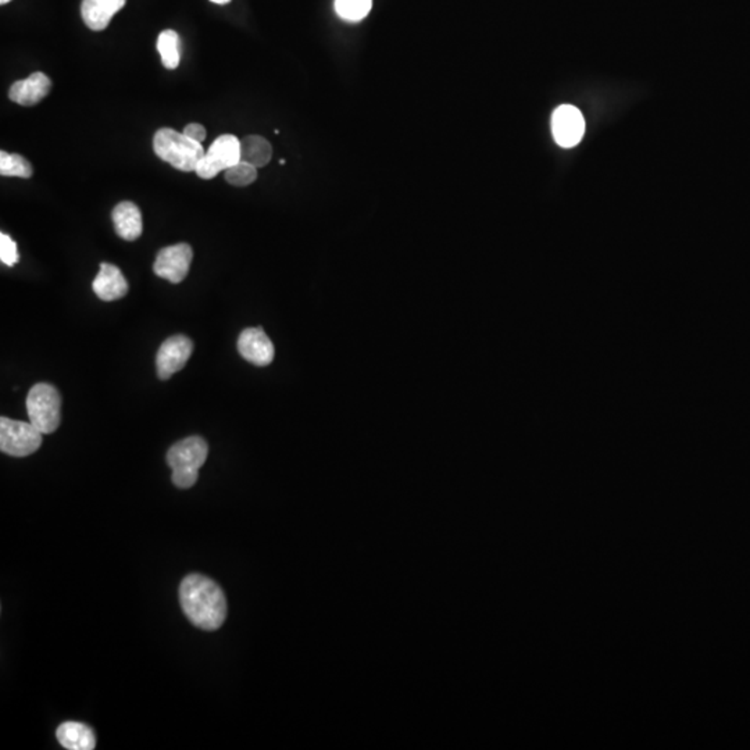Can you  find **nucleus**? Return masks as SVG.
I'll use <instances>...</instances> for the list:
<instances>
[{"instance_id":"obj_1","label":"nucleus","mask_w":750,"mask_h":750,"mask_svg":"<svg viewBox=\"0 0 750 750\" xmlns=\"http://www.w3.org/2000/svg\"><path fill=\"white\" fill-rule=\"evenodd\" d=\"M184 613L195 627L204 631L219 630L227 617V599L214 581L201 574L184 578L180 586Z\"/></svg>"},{"instance_id":"obj_2","label":"nucleus","mask_w":750,"mask_h":750,"mask_svg":"<svg viewBox=\"0 0 750 750\" xmlns=\"http://www.w3.org/2000/svg\"><path fill=\"white\" fill-rule=\"evenodd\" d=\"M153 149L163 162L184 173L196 171L206 153L202 144L192 141L183 132L173 128H160L156 132L153 138Z\"/></svg>"},{"instance_id":"obj_3","label":"nucleus","mask_w":750,"mask_h":750,"mask_svg":"<svg viewBox=\"0 0 750 750\" xmlns=\"http://www.w3.org/2000/svg\"><path fill=\"white\" fill-rule=\"evenodd\" d=\"M209 446L201 437H189L171 446L167 451V464L173 470L176 487L188 489L196 484L199 470L206 463Z\"/></svg>"},{"instance_id":"obj_4","label":"nucleus","mask_w":750,"mask_h":750,"mask_svg":"<svg viewBox=\"0 0 750 750\" xmlns=\"http://www.w3.org/2000/svg\"><path fill=\"white\" fill-rule=\"evenodd\" d=\"M30 422L43 433H53L62 422V396L51 384H36L28 392Z\"/></svg>"},{"instance_id":"obj_5","label":"nucleus","mask_w":750,"mask_h":750,"mask_svg":"<svg viewBox=\"0 0 750 750\" xmlns=\"http://www.w3.org/2000/svg\"><path fill=\"white\" fill-rule=\"evenodd\" d=\"M43 433L33 422L2 417L0 419V451L13 458L33 455L43 445Z\"/></svg>"},{"instance_id":"obj_6","label":"nucleus","mask_w":750,"mask_h":750,"mask_svg":"<svg viewBox=\"0 0 750 750\" xmlns=\"http://www.w3.org/2000/svg\"><path fill=\"white\" fill-rule=\"evenodd\" d=\"M241 162V141L235 135L225 134L217 138L212 147L206 150L195 173L204 178L212 180L222 171Z\"/></svg>"},{"instance_id":"obj_7","label":"nucleus","mask_w":750,"mask_h":750,"mask_svg":"<svg viewBox=\"0 0 750 750\" xmlns=\"http://www.w3.org/2000/svg\"><path fill=\"white\" fill-rule=\"evenodd\" d=\"M194 251L188 243H176L162 249L153 264V271L160 279L173 284H180L186 279L191 267Z\"/></svg>"},{"instance_id":"obj_8","label":"nucleus","mask_w":750,"mask_h":750,"mask_svg":"<svg viewBox=\"0 0 750 750\" xmlns=\"http://www.w3.org/2000/svg\"><path fill=\"white\" fill-rule=\"evenodd\" d=\"M192 352L194 344L188 337L174 335L171 338L166 339L156 357V367L160 380H168L171 375L183 370Z\"/></svg>"},{"instance_id":"obj_9","label":"nucleus","mask_w":750,"mask_h":750,"mask_svg":"<svg viewBox=\"0 0 750 750\" xmlns=\"http://www.w3.org/2000/svg\"><path fill=\"white\" fill-rule=\"evenodd\" d=\"M585 131L581 111L574 106L565 105L556 109L552 117V132L562 147H573L580 144Z\"/></svg>"},{"instance_id":"obj_10","label":"nucleus","mask_w":750,"mask_h":750,"mask_svg":"<svg viewBox=\"0 0 750 750\" xmlns=\"http://www.w3.org/2000/svg\"><path fill=\"white\" fill-rule=\"evenodd\" d=\"M241 356L252 365L264 367L271 365L275 356L274 345L263 328H246L238 338Z\"/></svg>"},{"instance_id":"obj_11","label":"nucleus","mask_w":750,"mask_h":750,"mask_svg":"<svg viewBox=\"0 0 750 750\" xmlns=\"http://www.w3.org/2000/svg\"><path fill=\"white\" fill-rule=\"evenodd\" d=\"M93 292L105 302L121 299L128 293V282L119 267L110 263L100 264L92 284Z\"/></svg>"},{"instance_id":"obj_12","label":"nucleus","mask_w":750,"mask_h":750,"mask_svg":"<svg viewBox=\"0 0 750 750\" xmlns=\"http://www.w3.org/2000/svg\"><path fill=\"white\" fill-rule=\"evenodd\" d=\"M52 81L43 72H33L30 77L14 82L10 88L9 98L22 106H35L51 92Z\"/></svg>"},{"instance_id":"obj_13","label":"nucleus","mask_w":750,"mask_h":750,"mask_svg":"<svg viewBox=\"0 0 750 750\" xmlns=\"http://www.w3.org/2000/svg\"><path fill=\"white\" fill-rule=\"evenodd\" d=\"M126 2L127 0H82V20L92 31L106 30L114 14L126 6Z\"/></svg>"},{"instance_id":"obj_14","label":"nucleus","mask_w":750,"mask_h":750,"mask_svg":"<svg viewBox=\"0 0 750 750\" xmlns=\"http://www.w3.org/2000/svg\"><path fill=\"white\" fill-rule=\"evenodd\" d=\"M114 228L117 235L124 241H135L142 235V214L137 204L132 202H121L114 207Z\"/></svg>"},{"instance_id":"obj_15","label":"nucleus","mask_w":750,"mask_h":750,"mask_svg":"<svg viewBox=\"0 0 750 750\" xmlns=\"http://www.w3.org/2000/svg\"><path fill=\"white\" fill-rule=\"evenodd\" d=\"M57 741L69 750H92L96 747L95 733L82 723L67 721L56 731Z\"/></svg>"},{"instance_id":"obj_16","label":"nucleus","mask_w":750,"mask_h":750,"mask_svg":"<svg viewBox=\"0 0 750 750\" xmlns=\"http://www.w3.org/2000/svg\"><path fill=\"white\" fill-rule=\"evenodd\" d=\"M272 147L266 138L251 135L241 141V160L256 168L264 167L271 162Z\"/></svg>"},{"instance_id":"obj_17","label":"nucleus","mask_w":750,"mask_h":750,"mask_svg":"<svg viewBox=\"0 0 750 750\" xmlns=\"http://www.w3.org/2000/svg\"><path fill=\"white\" fill-rule=\"evenodd\" d=\"M157 51L162 57L163 66L168 70H176L180 66L181 41L176 31H163L157 39Z\"/></svg>"},{"instance_id":"obj_18","label":"nucleus","mask_w":750,"mask_h":750,"mask_svg":"<svg viewBox=\"0 0 750 750\" xmlns=\"http://www.w3.org/2000/svg\"><path fill=\"white\" fill-rule=\"evenodd\" d=\"M373 7V0H335V10L347 22H362Z\"/></svg>"},{"instance_id":"obj_19","label":"nucleus","mask_w":750,"mask_h":750,"mask_svg":"<svg viewBox=\"0 0 750 750\" xmlns=\"http://www.w3.org/2000/svg\"><path fill=\"white\" fill-rule=\"evenodd\" d=\"M0 174L4 176H18L30 178L33 176V167L25 157L12 153L0 152Z\"/></svg>"},{"instance_id":"obj_20","label":"nucleus","mask_w":750,"mask_h":750,"mask_svg":"<svg viewBox=\"0 0 750 750\" xmlns=\"http://www.w3.org/2000/svg\"><path fill=\"white\" fill-rule=\"evenodd\" d=\"M258 178V168L249 163H236L225 171V181L233 186H248Z\"/></svg>"},{"instance_id":"obj_21","label":"nucleus","mask_w":750,"mask_h":750,"mask_svg":"<svg viewBox=\"0 0 750 750\" xmlns=\"http://www.w3.org/2000/svg\"><path fill=\"white\" fill-rule=\"evenodd\" d=\"M0 261L13 267L18 261L17 245L7 233H0Z\"/></svg>"},{"instance_id":"obj_22","label":"nucleus","mask_w":750,"mask_h":750,"mask_svg":"<svg viewBox=\"0 0 750 750\" xmlns=\"http://www.w3.org/2000/svg\"><path fill=\"white\" fill-rule=\"evenodd\" d=\"M183 134L185 135V137H188L189 139H192V141L199 142V144H202V142L206 139L207 135L206 128H204L202 124L197 123L188 124V126L184 128Z\"/></svg>"},{"instance_id":"obj_23","label":"nucleus","mask_w":750,"mask_h":750,"mask_svg":"<svg viewBox=\"0 0 750 750\" xmlns=\"http://www.w3.org/2000/svg\"><path fill=\"white\" fill-rule=\"evenodd\" d=\"M210 2L215 5H227L230 4L231 0H210Z\"/></svg>"},{"instance_id":"obj_24","label":"nucleus","mask_w":750,"mask_h":750,"mask_svg":"<svg viewBox=\"0 0 750 750\" xmlns=\"http://www.w3.org/2000/svg\"><path fill=\"white\" fill-rule=\"evenodd\" d=\"M9 2H12V0H0V5H6L9 4Z\"/></svg>"}]
</instances>
